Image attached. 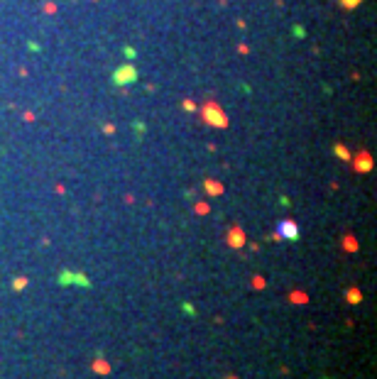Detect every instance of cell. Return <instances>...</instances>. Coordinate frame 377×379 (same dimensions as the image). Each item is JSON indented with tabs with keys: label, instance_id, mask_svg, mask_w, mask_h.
<instances>
[{
	"label": "cell",
	"instance_id": "6da1fadb",
	"mask_svg": "<svg viewBox=\"0 0 377 379\" xmlns=\"http://www.w3.org/2000/svg\"><path fill=\"white\" fill-rule=\"evenodd\" d=\"M279 235H282V237H289V240H297L299 233H297V225H294V223H282V225H279Z\"/></svg>",
	"mask_w": 377,
	"mask_h": 379
}]
</instances>
